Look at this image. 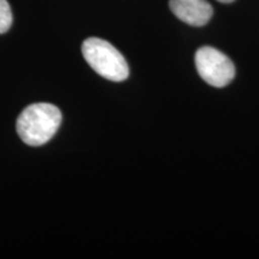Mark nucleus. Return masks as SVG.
Returning a JSON list of instances; mask_svg holds the SVG:
<instances>
[{
    "label": "nucleus",
    "mask_w": 259,
    "mask_h": 259,
    "mask_svg": "<svg viewBox=\"0 0 259 259\" xmlns=\"http://www.w3.org/2000/svg\"><path fill=\"white\" fill-rule=\"evenodd\" d=\"M61 122L59 108L51 103L30 105L17 119V134L25 144L40 147L57 134Z\"/></svg>",
    "instance_id": "nucleus-1"
},
{
    "label": "nucleus",
    "mask_w": 259,
    "mask_h": 259,
    "mask_svg": "<svg viewBox=\"0 0 259 259\" xmlns=\"http://www.w3.org/2000/svg\"><path fill=\"white\" fill-rule=\"evenodd\" d=\"M194 63L199 76L215 88L228 85L235 76V67L232 60L213 47L199 48L194 56Z\"/></svg>",
    "instance_id": "nucleus-3"
},
{
    "label": "nucleus",
    "mask_w": 259,
    "mask_h": 259,
    "mask_svg": "<svg viewBox=\"0 0 259 259\" xmlns=\"http://www.w3.org/2000/svg\"><path fill=\"white\" fill-rule=\"evenodd\" d=\"M82 53L89 66L97 74L112 82H122L128 77L125 58L108 41L89 37L83 42Z\"/></svg>",
    "instance_id": "nucleus-2"
},
{
    "label": "nucleus",
    "mask_w": 259,
    "mask_h": 259,
    "mask_svg": "<svg viewBox=\"0 0 259 259\" xmlns=\"http://www.w3.org/2000/svg\"><path fill=\"white\" fill-rule=\"evenodd\" d=\"M169 8L180 21L193 27L205 25L212 17V8L206 0H169Z\"/></svg>",
    "instance_id": "nucleus-4"
},
{
    "label": "nucleus",
    "mask_w": 259,
    "mask_h": 259,
    "mask_svg": "<svg viewBox=\"0 0 259 259\" xmlns=\"http://www.w3.org/2000/svg\"><path fill=\"white\" fill-rule=\"evenodd\" d=\"M12 12L8 0H0V34H4L11 28Z\"/></svg>",
    "instance_id": "nucleus-5"
},
{
    "label": "nucleus",
    "mask_w": 259,
    "mask_h": 259,
    "mask_svg": "<svg viewBox=\"0 0 259 259\" xmlns=\"http://www.w3.org/2000/svg\"><path fill=\"white\" fill-rule=\"evenodd\" d=\"M220 3H223V4H229V3H233L234 0H218Z\"/></svg>",
    "instance_id": "nucleus-6"
}]
</instances>
